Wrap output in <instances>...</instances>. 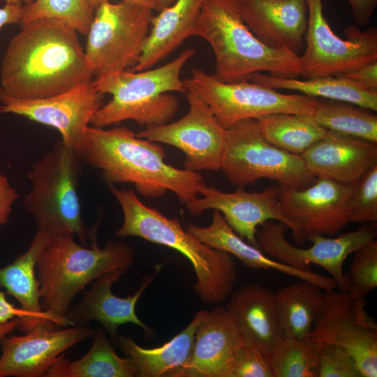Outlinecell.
I'll return each instance as SVG.
<instances>
[{"mask_svg": "<svg viewBox=\"0 0 377 377\" xmlns=\"http://www.w3.org/2000/svg\"><path fill=\"white\" fill-rule=\"evenodd\" d=\"M175 1V0H154V10L158 12L162 9L169 6Z\"/></svg>", "mask_w": 377, "mask_h": 377, "instance_id": "bcb514c9", "label": "cell"}, {"mask_svg": "<svg viewBox=\"0 0 377 377\" xmlns=\"http://www.w3.org/2000/svg\"><path fill=\"white\" fill-rule=\"evenodd\" d=\"M311 116L328 131L377 142V115L372 110L349 103L318 98Z\"/></svg>", "mask_w": 377, "mask_h": 377, "instance_id": "1f68e13d", "label": "cell"}, {"mask_svg": "<svg viewBox=\"0 0 377 377\" xmlns=\"http://www.w3.org/2000/svg\"><path fill=\"white\" fill-rule=\"evenodd\" d=\"M348 275L350 296L353 299H365L377 287V241L374 239L355 252Z\"/></svg>", "mask_w": 377, "mask_h": 377, "instance_id": "e575fe53", "label": "cell"}, {"mask_svg": "<svg viewBox=\"0 0 377 377\" xmlns=\"http://www.w3.org/2000/svg\"><path fill=\"white\" fill-rule=\"evenodd\" d=\"M220 170L230 184L241 188L260 179H269L279 185L302 189L317 179L300 155L269 143L254 119L239 121L226 129Z\"/></svg>", "mask_w": 377, "mask_h": 377, "instance_id": "ba28073f", "label": "cell"}, {"mask_svg": "<svg viewBox=\"0 0 377 377\" xmlns=\"http://www.w3.org/2000/svg\"><path fill=\"white\" fill-rule=\"evenodd\" d=\"M251 31L265 45L300 55L308 23L306 0H232Z\"/></svg>", "mask_w": 377, "mask_h": 377, "instance_id": "44dd1931", "label": "cell"}, {"mask_svg": "<svg viewBox=\"0 0 377 377\" xmlns=\"http://www.w3.org/2000/svg\"><path fill=\"white\" fill-rule=\"evenodd\" d=\"M257 235L259 248L274 260L297 269L311 270L314 264L325 269L334 280L337 289L348 293V276L343 266L348 256L376 237V223H366L360 228L335 237L312 235L309 239L311 246L298 248L290 244L285 237L288 228L284 223L268 221L263 223Z\"/></svg>", "mask_w": 377, "mask_h": 377, "instance_id": "7c38bea8", "label": "cell"}, {"mask_svg": "<svg viewBox=\"0 0 377 377\" xmlns=\"http://www.w3.org/2000/svg\"><path fill=\"white\" fill-rule=\"evenodd\" d=\"M300 156L315 177L351 184L377 164V142L327 131Z\"/></svg>", "mask_w": 377, "mask_h": 377, "instance_id": "7402d4cb", "label": "cell"}, {"mask_svg": "<svg viewBox=\"0 0 377 377\" xmlns=\"http://www.w3.org/2000/svg\"><path fill=\"white\" fill-rule=\"evenodd\" d=\"M323 344L309 339H281L267 356L274 377H318Z\"/></svg>", "mask_w": 377, "mask_h": 377, "instance_id": "d6a6232c", "label": "cell"}, {"mask_svg": "<svg viewBox=\"0 0 377 377\" xmlns=\"http://www.w3.org/2000/svg\"><path fill=\"white\" fill-rule=\"evenodd\" d=\"M20 322V318H15L5 323H0V341L4 337L8 335L17 329Z\"/></svg>", "mask_w": 377, "mask_h": 377, "instance_id": "ee69618b", "label": "cell"}, {"mask_svg": "<svg viewBox=\"0 0 377 377\" xmlns=\"http://www.w3.org/2000/svg\"><path fill=\"white\" fill-rule=\"evenodd\" d=\"M108 188L124 215L117 237H139L179 251L193 265L197 277L194 290L202 302L214 304L227 300L237 281L236 264L230 253L202 242L177 217L168 218L147 206L133 190H120L113 184Z\"/></svg>", "mask_w": 377, "mask_h": 377, "instance_id": "3957f363", "label": "cell"}, {"mask_svg": "<svg viewBox=\"0 0 377 377\" xmlns=\"http://www.w3.org/2000/svg\"><path fill=\"white\" fill-rule=\"evenodd\" d=\"M205 0H175L154 15L134 70L152 68L194 36Z\"/></svg>", "mask_w": 377, "mask_h": 377, "instance_id": "484cf974", "label": "cell"}, {"mask_svg": "<svg viewBox=\"0 0 377 377\" xmlns=\"http://www.w3.org/2000/svg\"><path fill=\"white\" fill-rule=\"evenodd\" d=\"M82 163L76 153L58 141L32 164L27 173L31 188L24 194L23 205L38 229L54 236L77 237L87 246L96 239L98 227L90 230L82 220L78 195Z\"/></svg>", "mask_w": 377, "mask_h": 377, "instance_id": "52a82bcc", "label": "cell"}, {"mask_svg": "<svg viewBox=\"0 0 377 377\" xmlns=\"http://www.w3.org/2000/svg\"><path fill=\"white\" fill-rule=\"evenodd\" d=\"M72 235L54 236L40 254L36 269L43 311L66 318L73 298L91 281L118 269H127L134 251L122 241H110L100 248L96 239L89 247Z\"/></svg>", "mask_w": 377, "mask_h": 377, "instance_id": "8992f818", "label": "cell"}, {"mask_svg": "<svg viewBox=\"0 0 377 377\" xmlns=\"http://www.w3.org/2000/svg\"><path fill=\"white\" fill-rule=\"evenodd\" d=\"M318 377H362L351 354L342 346L323 343L319 352Z\"/></svg>", "mask_w": 377, "mask_h": 377, "instance_id": "8d00e7d4", "label": "cell"}, {"mask_svg": "<svg viewBox=\"0 0 377 377\" xmlns=\"http://www.w3.org/2000/svg\"><path fill=\"white\" fill-rule=\"evenodd\" d=\"M228 377H274L268 357L245 344L233 357Z\"/></svg>", "mask_w": 377, "mask_h": 377, "instance_id": "74e56055", "label": "cell"}, {"mask_svg": "<svg viewBox=\"0 0 377 377\" xmlns=\"http://www.w3.org/2000/svg\"><path fill=\"white\" fill-rule=\"evenodd\" d=\"M79 157L99 170L108 184H131L145 197L158 198L171 191L186 204L207 185L200 172L167 163L160 143L138 138L125 126H89Z\"/></svg>", "mask_w": 377, "mask_h": 377, "instance_id": "7a4b0ae2", "label": "cell"}, {"mask_svg": "<svg viewBox=\"0 0 377 377\" xmlns=\"http://www.w3.org/2000/svg\"><path fill=\"white\" fill-rule=\"evenodd\" d=\"M203 311H198L191 322L163 346L145 348L128 337L119 335L117 344L139 377H177L188 360L195 334Z\"/></svg>", "mask_w": 377, "mask_h": 377, "instance_id": "4316f807", "label": "cell"}, {"mask_svg": "<svg viewBox=\"0 0 377 377\" xmlns=\"http://www.w3.org/2000/svg\"><path fill=\"white\" fill-rule=\"evenodd\" d=\"M355 185L326 177L302 189L279 185L280 209L295 240L302 243L312 235L332 237L342 230L350 223L347 205Z\"/></svg>", "mask_w": 377, "mask_h": 377, "instance_id": "9a60e30c", "label": "cell"}, {"mask_svg": "<svg viewBox=\"0 0 377 377\" xmlns=\"http://www.w3.org/2000/svg\"><path fill=\"white\" fill-rule=\"evenodd\" d=\"M154 9L130 1L107 2L94 12L85 56L92 76L126 70L140 57Z\"/></svg>", "mask_w": 377, "mask_h": 377, "instance_id": "30bf717a", "label": "cell"}, {"mask_svg": "<svg viewBox=\"0 0 377 377\" xmlns=\"http://www.w3.org/2000/svg\"><path fill=\"white\" fill-rule=\"evenodd\" d=\"M265 138L287 152L301 155L328 130L316 122L311 114L272 113L257 119Z\"/></svg>", "mask_w": 377, "mask_h": 377, "instance_id": "4dcf8cb0", "label": "cell"}, {"mask_svg": "<svg viewBox=\"0 0 377 377\" xmlns=\"http://www.w3.org/2000/svg\"><path fill=\"white\" fill-rule=\"evenodd\" d=\"M92 80L45 98L19 100L0 96V113L24 116L56 128L64 145L79 156L91 119L103 105L104 94Z\"/></svg>", "mask_w": 377, "mask_h": 377, "instance_id": "2e32d148", "label": "cell"}, {"mask_svg": "<svg viewBox=\"0 0 377 377\" xmlns=\"http://www.w3.org/2000/svg\"><path fill=\"white\" fill-rule=\"evenodd\" d=\"M183 82L186 92L194 93L202 100L225 129L239 121L258 119L272 113L312 115L318 101L301 94L282 93L251 80L221 82L195 67Z\"/></svg>", "mask_w": 377, "mask_h": 377, "instance_id": "9c48e42d", "label": "cell"}, {"mask_svg": "<svg viewBox=\"0 0 377 377\" xmlns=\"http://www.w3.org/2000/svg\"><path fill=\"white\" fill-rule=\"evenodd\" d=\"M54 237L38 229L27 251L10 264L0 267V287L20 302L28 316L24 333L40 327L55 330L58 327L73 326L67 318L43 311L40 304V282L36 276V267L40 254Z\"/></svg>", "mask_w": 377, "mask_h": 377, "instance_id": "603a6c76", "label": "cell"}, {"mask_svg": "<svg viewBox=\"0 0 377 377\" xmlns=\"http://www.w3.org/2000/svg\"><path fill=\"white\" fill-rule=\"evenodd\" d=\"M279 190V184H273L260 192H247L241 187L234 192H224L206 185L200 191V198L185 205L195 216L208 209L218 210L237 234L259 248L256 236L259 226L276 221L288 228V222L280 209Z\"/></svg>", "mask_w": 377, "mask_h": 377, "instance_id": "e0dca14e", "label": "cell"}, {"mask_svg": "<svg viewBox=\"0 0 377 377\" xmlns=\"http://www.w3.org/2000/svg\"><path fill=\"white\" fill-rule=\"evenodd\" d=\"M3 1L6 3H13V4H22V2L25 3V5L31 3L34 0H0Z\"/></svg>", "mask_w": 377, "mask_h": 377, "instance_id": "7dc6e473", "label": "cell"}, {"mask_svg": "<svg viewBox=\"0 0 377 377\" xmlns=\"http://www.w3.org/2000/svg\"><path fill=\"white\" fill-rule=\"evenodd\" d=\"M249 80L276 89L295 91L316 98L349 103L374 112L377 111V90L367 88L342 76H325L300 80L258 73L253 75Z\"/></svg>", "mask_w": 377, "mask_h": 377, "instance_id": "f1b7e54d", "label": "cell"}, {"mask_svg": "<svg viewBox=\"0 0 377 377\" xmlns=\"http://www.w3.org/2000/svg\"><path fill=\"white\" fill-rule=\"evenodd\" d=\"M186 228L202 242L237 257L249 267L274 269L299 279L310 281L325 290L337 289L336 283L331 276H325L311 270L297 269L281 263L268 256L260 248L246 242L228 225L218 210H214L209 226L200 227L189 223Z\"/></svg>", "mask_w": 377, "mask_h": 377, "instance_id": "d4e9b609", "label": "cell"}, {"mask_svg": "<svg viewBox=\"0 0 377 377\" xmlns=\"http://www.w3.org/2000/svg\"><path fill=\"white\" fill-rule=\"evenodd\" d=\"M350 222L374 223L377 221V164L357 182L348 202Z\"/></svg>", "mask_w": 377, "mask_h": 377, "instance_id": "d590c367", "label": "cell"}, {"mask_svg": "<svg viewBox=\"0 0 377 377\" xmlns=\"http://www.w3.org/2000/svg\"><path fill=\"white\" fill-rule=\"evenodd\" d=\"M24 13V5L6 3L0 8V29L6 24H20Z\"/></svg>", "mask_w": 377, "mask_h": 377, "instance_id": "7bdbcfd3", "label": "cell"}, {"mask_svg": "<svg viewBox=\"0 0 377 377\" xmlns=\"http://www.w3.org/2000/svg\"><path fill=\"white\" fill-rule=\"evenodd\" d=\"M93 343L80 359L71 362L61 355L46 371V377H135L136 373L128 359L114 350L104 332L96 328Z\"/></svg>", "mask_w": 377, "mask_h": 377, "instance_id": "f546056e", "label": "cell"}, {"mask_svg": "<svg viewBox=\"0 0 377 377\" xmlns=\"http://www.w3.org/2000/svg\"><path fill=\"white\" fill-rule=\"evenodd\" d=\"M162 266V264L156 265L154 272L143 277L138 290L124 298L114 295L112 293V286L127 269H118L102 275L95 280L89 290L84 292L82 300L68 309L66 317L73 326L81 325L91 320L98 321L108 331L114 344L117 343L118 327L126 323L141 327L149 338L154 337L153 330L138 317L135 305Z\"/></svg>", "mask_w": 377, "mask_h": 377, "instance_id": "d6986e66", "label": "cell"}, {"mask_svg": "<svg viewBox=\"0 0 377 377\" xmlns=\"http://www.w3.org/2000/svg\"><path fill=\"white\" fill-rule=\"evenodd\" d=\"M90 7L95 11L101 4L107 2H110L112 0H86ZM121 1H130L137 3H140L147 6H149L154 9V0H121Z\"/></svg>", "mask_w": 377, "mask_h": 377, "instance_id": "f6af8a7d", "label": "cell"}, {"mask_svg": "<svg viewBox=\"0 0 377 377\" xmlns=\"http://www.w3.org/2000/svg\"><path fill=\"white\" fill-rule=\"evenodd\" d=\"M340 76L367 88L377 90V61L364 65Z\"/></svg>", "mask_w": 377, "mask_h": 377, "instance_id": "ab89813d", "label": "cell"}, {"mask_svg": "<svg viewBox=\"0 0 377 377\" xmlns=\"http://www.w3.org/2000/svg\"><path fill=\"white\" fill-rule=\"evenodd\" d=\"M94 12L86 0H34L31 3L24 5L20 25L38 19L52 18L87 35Z\"/></svg>", "mask_w": 377, "mask_h": 377, "instance_id": "836d02e7", "label": "cell"}, {"mask_svg": "<svg viewBox=\"0 0 377 377\" xmlns=\"http://www.w3.org/2000/svg\"><path fill=\"white\" fill-rule=\"evenodd\" d=\"M244 344L236 320L226 307L203 311L191 354L177 377H228L235 354Z\"/></svg>", "mask_w": 377, "mask_h": 377, "instance_id": "ffe728a7", "label": "cell"}, {"mask_svg": "<svg viewBox=\"0 0 377 377\" xmlns=\"http://www.w3.org/2000/svg\"><path fill=\"white\" fill-rule=\"evenodd\" d=\"M308 23L305 49L300 59V76L311 79L340 76L377 61L376 26L361 31L351 25L344 30L346 39L336 35L323 12L322 0H306Z\"/></svg>", "mask_w": 377, "mask_h": 377, "instance_id": "8fae6325", "label": "cell"}, {"mask_svg": "<svg viewBox=\"0 0 377 377\" xmlns=\"http://www.w3.org/2000/svg\"><path fill=\"white\" fill-rule=\"evenodd\" d=\"M18 197L17 191L0 171V227L8 222L13 204Z\"/></svg>", "mask_w": 377, "mask_h": 377, "instance_id": "f35d334b", "label": "cell"}, {"mask_svg": "<svg viewBox=\"0 0 377 377\" xmlns=\"http://www.w3.org/2000/svg\"><path fill=\"white\" fill-rule=\"evenodd\" d=\"M355 22L359 25L369 22L374 14L377 0H347Z\"/></svg>", "mask_w": 377, "mask_h": 377, "instance_id": "60d3db41", "label": "cell"}, {"mask_svg": "<svg viewBox=\"0 0 377 377\" xmlns=\"http://www.w3.org/2000/svg\"><path fill=\"white\" fill-rule=\"evenodd\" d=\"M194 36L210 45L215 58L213 76L223 82L249 80L254 74L296 78L300 55L265 45L237 13L232 0H205Z\"/></svg>", "mask_w": 377, "mask_h": 377, "instance_id": "277c9868", "label": "cell"}, {"mask_svg": "<svg viewBox=\"0 0 377 377\" xmlns=\"http://www.w3.org/2000/svg\"><path fill=\"white\" fill-rule=\"evenodd\" d=\"M195 54L186 49L172 61L155 68L135 72L126 70L96 77L94 86L112 98L93 115V126L105 128L125 120L156 126L170 122L178 112L179 103L170 92L186 93L181 71Z\"/></svg>", "mask_w": 377, "mask_h": 377, "instance_id": "5b68a950", "label": "cell"}, {"mask_svg": "<svg viewBox=\"0 0 377 377\" xmlns=\"http://www.w3.org/2000/svg\"><path fill=\"white\" fill-rule=\"evenodd\" d=\"M281 337L307 339L325 303V290L300 279L274 293Z\"/></svg>", "mask_w": 377, "mask_h": 377, "instance_id": "83f0119b", "label": "cell"}, {"mask_svg": "<svg viewBox=\"0 0 377 377\" xmlns=\"http://www.w3.org/2000/svg\"><path fill=\"white\" fill-rule=\"evenodd\" d=\"M336 290H325L324 306L307 339L342 346L362 377H376L377 323L366 310L365 299Z\"/></svg>", "mask_w": 377, "mask_h": 377, "instance_id": "4fadbf2b", "label": "cell"}, {"mask_svg": "<svg viewBox=\"0 0 377 377\" xmlns=\"http://www.w3.org/2000/svg\"><path fill=\"white\" fill-rule=\"evenodd\" d=\"M91 80L77 32L60 20L42 18L22 26L10 40L1 65L0 96L45 98Z\"/></svg>", "mask_w": 377, "mask_h": 377, "instance_id": "6da1fadb", "label": "cell"}, {"mask_svg": "<svg viewBox=\"0 0 377 377\" xmlns=\"http://www.w3.org/2000/svg\"><path fill=\"white\" fill-rule=\"evenodd\" d=\"M81 325L64 330L37 328L24 336L9 334L0 341V377H40L68 348L91 337Z\"/></svg>", "mask_w": 377, "mask_h": 377, "instance_id": "ac0fdd59", "label": "cell"}, {"mask_svg": "<svg viewBox=\"0 0 377 377\" xmlns=\"http://www.w3.org/2000/svg\"><path fill=\"white\" fill-rule=\"evenodd\" d=\"M235 318L245 345L267 356L282 339L274 293L259 283L235 292L226 305Z\"/></svg>", "mask_w": 377, "mask_h": 377, "instance_id": "cb8c5ba5", "label": "cell"}, {"mask_svg": "<svg viewBox=\"0 0 377 377\" xmlns=\"http://www.w3.org/2000/svg\"><path fill=\"white\" fill-rule=\"evenodd\" d=\"M5 295L6 293L0 291V323H5L15 318H20V322L17 329L23 332L28 321V316L21 308H17L10 303Z\"/></svg>", "mask_w": 377, "mask_h": 377, "instance_id": "b9f144b4", "label": "cell"}, {"mask_svg": "<svg viewBox=\"0 0 377 377\" xmlns=\"http://www.w3.org/2000/svg\"><path fill=\"white\" fill-rule=\"evenodd\" d=\"M188 112L175 121L148 126L136 133L140 138L175 147L183 151L184 169L199 172L220 170L226 129L209 107L194 93L187 91Z\"/></svg>", "mask_w": 377, "mask_h": 377, "instance_id": "5bb4252c", "label": "cell"}]
</instances>
